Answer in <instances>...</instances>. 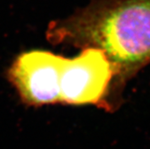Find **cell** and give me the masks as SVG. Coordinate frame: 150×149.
<instances>
[{"mask_svg": "<svg viewBox=\"0 0 150 149\" xmlns=\"http://www.w3.org/2000/svg\"><path fill=\"white\" fill-rule=\"evenodd\" d=\"M53 45L102 50L113 69L110 102L114 112L130 81L150 64V0H93L50 23Z\"/></svg>", "mask_w": 150, "mask_h": 149, "instance_id": "cell-1", "label": "cell"}, {"mask_svg": "<svg viewBox=\"0 0 150 149\" xmlns=\"http://www.w3.org/2000/svg\"><path fill=\"white\" fill-rule=\"evenodd\" d=\"M113 69L105 54L96 48L82 49L64 59L60 80V103L93 105L112 112L110 102Z\"/></svg>", "mask_w": 150, "mask_h": 149, "instance_id": "cell-2", "label": "cell"}, {"mask_svg": "<svg viewBox=\"0 0 150 149\" xmlns=\"http://www.w3.org/2000/svg\"><path fill=\"white\" fill-rule=\"evenodd\" d=\"M64 56L33 49L18 55L7 77L22 102L31 107L60 103V80Z\"/></svg>", "mask_w": 150, "mask_h": 149, "instance_id": "cell-3", "label": "cell"}]
</instances>
